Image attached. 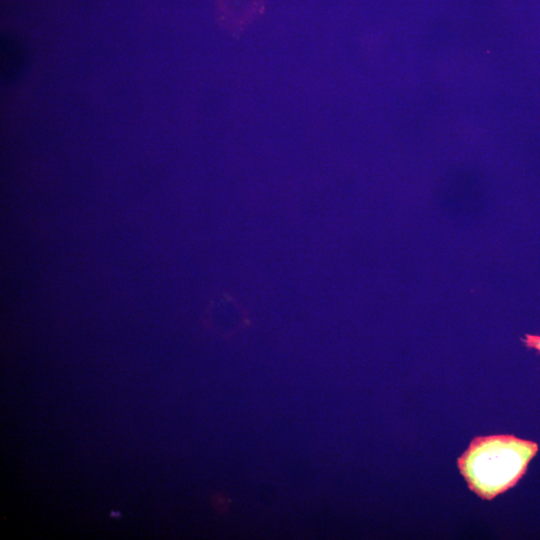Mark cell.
I'll list each match as a JSON object with an SVG mask.
<instances>
[{
  "mask_svg": "<svg viewBox=\"0 0 540 540\" xmlns=\"http://www.w3.org/2000/svg\"><path fill=\"white\" fill-rule=\"evenodd\" d=\"M538 451L535 442L499 434L474 438L458 458V469L469 489L491 500L514 487Z\"/></svg>",
  "mask_w": 540,
  "mask_h": 540,
  "instance_id": "1",
  "label": "cell"
},
{
  "mask_svg": "<svg viewBox=\"0 0 540 540\" xmlns=\"http://www.w3.org/2000/svg\"><path fill=\"white\" fill-rule=\"evenodd\" d=\"M217 20L232 36L241 35L265 12V0H216Z\"/></svg>",
  "mask_w": 540,
  "mask_h": 540,
  "instance_id": "2",
  "label": "cell"
},
{
  "mask_svg": "<svg viewBox=\"0 0 540 540\" xmlns=\"http://www.w3.org/2000/svg\"><path fill=\"white\" fill-rule=\"evenodd\" d=\"M24 66V55L18 43L4 40L1 43V71L4 80L17 77Z\"/></svg>",
  "mask_w": 540,
  "mask_h": 540,
  "instance_id": "3",
  "label": "cell"
},
{
  "mask_svg": "<svg viewBox=\"0 0 540 540\" xmlns=\"http://www.w3.org/2000/svg\"><path fill=\"white\" fill-rule=\"evenodd\" d=\"M523 342L528 348L540 352V335L526 334L523 338Z\"/></svg>",
  "mask_w": 540,
  "mask_h": 540,
  "instance_id": "4",
  "label": "cell"
}]
</instances>
